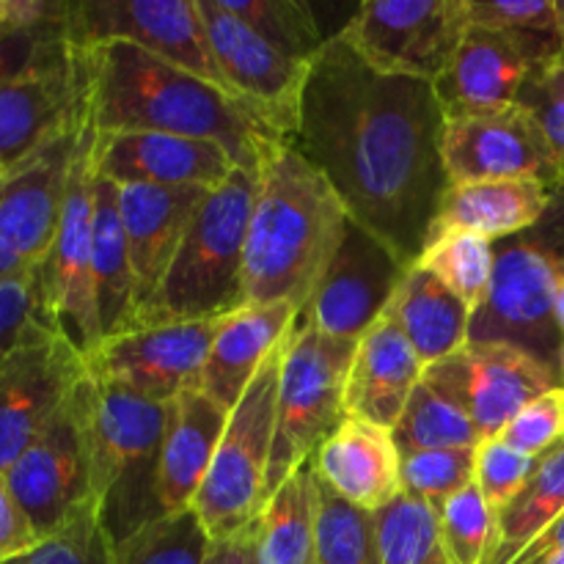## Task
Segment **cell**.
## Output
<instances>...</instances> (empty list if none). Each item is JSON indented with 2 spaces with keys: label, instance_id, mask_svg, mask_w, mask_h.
<instances>
[{
  "label": "cell",
  "instance_id": "6da1fadb",
  "mask_svg": "<svg viewBox=\"0 0 564 564\" xmlns=\"http://www.w3.org/2000/svg\"><path fill=\"white\" fill-rule=\"evenodd\" d=\"M444 124L433 83L380 75L330 36L312 61L295 143L347 218L413 268L449 187Z\"/></svg>",
  "mask_w": 564,
  "mask_h": 564
},
{
  "label": "cell",
  "instance_id": "7a4b0ae2",
  "mask_svg": "<svg viewBox=\"0 0 564 564\" xmlns=\"http://www.w3.org/2000/svg\"><path fill=\"white\" fill-rule=\"evenodd\" d=\"M77 47V44H75ZM83 110L94 132H171L229 149L242 169L257 171L270 138L240 102L213 83L127 42L77 47Z\"/></svg>",
  "mask_w": 564,
  "mask_h": 564
},
{
  "label": "cell",
  "instance_id": "3957f363",
  "mask_svg": "<svg viewBox=\"0 0 564 564\" xmlns=\"http://www.w3.org/2000/svg\"><path fill=\"white\" fill-rule=\"evenodd\" d=\"M347 209L290 138L259 152L246 237V306L312 301L347 229Z\"/></svg>",
  "mask_w": 564,
  "mask_h": 564
},
{
  "label": "cell",
  "instance_id": "277c9868",
  "mask_svg": "<svg viewBox=\"0 0 564 564\" xmlns=\"http://www.w3.org/2000/svg\"><path fill=\"white\" fill-rule=\"evenodd\" d=\"M257 171L237 169L209 191L160 284L132 328L218 319L246 306V237Z\"/></svg>",
  "mask_w": 564,
  "mask_h": 564
},
{
  "label": "cell",
  "instance_id": "5b68a950",
  "mask_svg": "<svg viewBox=\"0 0 564 564\" xmlns=\"http://www.w3.org/2000/svg\"><path fill=\"white\" fill-rule=\"evenodd\" d=\"M83 411L99 523L119 543L160 516L158 460L169 405L86 378Z\"/></svg>",
  "mask_w": 564,
  "mask_h": 564
},
{
  "label": "cell",
  "instance_id": "8992f818",
  "mask_svg": "<svg viewBox=\"0 0 564 564\" xmlns=\"http://www.w3.org/2000/svg\"><path fill=\"white\" fill-rule=\"evenodd\" d=\"M562 286L564 185H556L549 209L532 229L494 242V284L488 303L474 314L468 341L512 345L560 375L556 297Z\"/></svg>",
  "mask_w": 564,
  "mask_h": 564
},
{
  "label": "cell",
  "instance_id": "52a82bcc",
  "mask_svg": "<svg viewBox=\"0 0 564 564\" xmlns=\"http://www.w3.org/2000/svg\"><path fill=\"white\" fill-rule=\"evenodd\" d=\"M358 341L330 339L297 317L284 339L275 397V435L268 496L306 466L325 438L345 422L347 375Z\"/></svg>",
  "mask_w": 564,
  "mask_h": 564
},
{
  "label": "cell",
  "instance_id": "ba28073f",
  "mask_svg": "<svg viewBox=\"0 0 564 564\" xmlns=\"http://www.w3.org/2000/svg\"><path fill=\"white\" fill-rule=\"evenodd\" d=\"M284 341L262 364L226 419L213 466L193 501V512L213 543L237 538L257 527L268 505V468L275 435V397Z\"/></svg>",
  "mask_w": 564,
  "mask_h": 564
},
{
  "label": "cell",
  "instance_id": "9c48e42d",
  "mask_svg": "<svg viewBox=\"0 0 564 564\" xmlns=\"http://www.w3.org/2000/svg\"><path fill=\"white\" fill-rule=\"evenodd\" d=\"M42 312L83 358L102 345L94 284V127H83L64 191L58 231L39 268Z\"/></svg>",
  "mask_w": 564,
  "mask_h": 564
},
{
  "label": "cell",
  "instance_id": "30bf717a",
  "mask_svg": "<svg viewBox=\"0 0 564 564\" xmlns=\"http://www.w3.org/2000/svg\"><path fill=\"white\" fill-rule=\"evenodd\" d=\"M466 31L463 0H369L336 36L380 75L435 83Z\"/></svg>",
  "mask_w": 564,
  "mask_h": 564
},
{
  "label": "cell",
  "instance_id": "8fae6325",
  "mask_svg": "<svg viewBox=\"0 0 564 564\" xmlns=\"http://www.w3.org/2000/svg\"><path fill=\"white\" fill-rule=\"evenodd\" d=\"M198 11L224 91L270 132L295 141L312 64L275 50L218 0H198Z\"/></svg>",
  "mask_w": 564,
  "mask_h": 564
},
{
  "label": "cell",
  "instance_id": "7c38bea8",
  "mask_svg": "<svg viewBox=\"0 0 564 564\" xmlns=\"http://www.w3.org/2000/svg\"><path fill=\"white\" fill-rule=\"evenodd\" d=\"M83 383L55 413L44 433L3 474L11 496L42 540L97 507L91 494Z\"/></svg>",
  "mask_w": 564,
  "mask_h": 564
},
{
  "label": "cell",
  "instance_id": "4fadbf2b",
  "mask_svg": "<svg viewBox=\"0 0 564 564\" xmlns=\"http://www.w3.org/2000/svg\"><path fill=\"white\" fill-rule=\"evenodd\" d=\"M66 36L77 47L135 44L224 91L198 0H77L66 9Z\"/></svg>",
  "mask_w": 564,
  "mask_h": 564
},
{
  "label": "cell",
  "instance_id": "5bb4252c",
  "mask_svg": "<svg viewBox=\"0 0 564 564\" xmlns=\"http://www.w3.org/2000/svg\"><path fill=\"white\" fill-rule=\"evenodd\" d=\"M86 358L66 336L36 323L0 367V474L44 433L86 380Z\"/></svg>",
  "mask_w": 564,
  "mask_h": 564
},
{
  "label": "cell",
  "instance_id": "9a60e30c",
  "mask_svg": "<svg viewBox=\"0 0 564 564\" xmlns=\"http://www.w3.org/2000/svg\"><path fill=\"white\" fill-rule=\"evenodd\" d=\"M424 380L468 413L482 444L499 438L529 402L562 389L554 369L501 341H468L455 356L424 369Z\"/></svg>",
  "mask_w": 564,
  "mask_h": 564
},
{
  "label": "cell",
  "instance_id": "2e32d148",
  "mask_svg": "<svg viewBox=\"0 0 564 564\" xmlns=\"http://www.w3.org/2000/svg\"><path fill=\"white\" fill-rule=\"evenodd\" d=\"M220 319L143 325L108 336L86 358L88 378L169 405L182 391L198 389Z\"/></svg>",
  "mask_w": 564,
  "mask_h": 564
},
{
  "label": "cell",
  "instance_id": "e0dca14e",
  "mask_svg": "<svg viewBox=\"0 0 564 564\" xmlns=\"http://www.w3.org/2000/svg\"><path fill=\"white\" fill-rule=\"evenodd\" d=\"M80 116V53L61 33L0 88V174L28 163Z\"/></svg>",
  "mask_w": 564,
  "mask_h": 564
},
{
  "label": "cell",
  "instance_id": "ac0fdd59",
  "mask_svg": "<svg viewBox=\"0 0 564 564\" xmlns=\"http://www.w3.org/2000/svg\"><path fill=\"white\" fill-rule=\"evenodd\" d=\"M83 127L86 110L0 185V284L42 268L58 231L66 180Z\"/></svg>",
  "mask_w": 564,
  "mask_h": 564
},
{
  "label": "cell",
  "instance_id": "d6986e66",
  "mask_svg": "<svg viewBox=\"0 0 564 564\" xmlns=\"http://www.w3.org/2000/svg\"><path fill=\"white\" fill-rule=\"evenodd\" d=\"M408 264L386 242L347 220L345 237L297 317L330 339L358 341L389 308Z\"/></svg>",
  "mask_w": 564,
  "mask_h": 564
},
{
  "label": "cell",
  "instance_id": "ffe728a7",
  "mask_svg": "<svg viewBox=\"0 0 564 564\" xmlns=\"http://www.w3.org/2000/svg\"><path fill=\"white\" fill-rule=\"evenodd\" d=\"M562 58L560 36H516L468 28L444 75L433 83L446 119L510 108L540 66Z\"/></svg>",
  "mask_w": 564,
  "mask_h": 564
},
{
  "label": "cell",
  "instance_id": "44dd1931",
  "mask_svg": "<svg viewBox=\"0 0 564 564\" xmlns=\"http://www.w3.org/2000/svg\"><path fill=\"white\" fill-rule=\"evenodd\" d=\"M444 169L449 185L494 180H538L556 187L560 169L527 108L452 116L444 124Z\"/></svg>",
  "mask_w": 564,
  "mask_h": 564
},
{
  "label": "cell",
  "instance_id": "7402d4cb",
  "mask_svg": "<svg viewBox=\"0 0 564 564\" xmlns=\"http://www.w3.org/2000/svg\"><path fill=\"white\" fill-rule=\"evenodd\" d=\"M240 169L215 141L171 132H94V171L113 185L215 191Z\"/></svg>",
  "mask_w": 564,
  "mask_h": 564
},
{
  "label": "cell",
  "instance_id": "603a6c76",
  "mask_svg": "<svg viewBox=\"0 0 564 564\" xmlns=\"http://www.w3.org/2000/svg\"><path fill=\"white\" fill-rule=\"evenodd\" d=\"M119 187L121 226L130 248L132 275H135V317L152 303L209 191L202 187H158V185H116Z\"/></svg>",
  "mask_w": 564,
  "mask_h": 564
},
{
  "label": "cell",
  "instance_id": "cb8c5ba5",
  "mask_svg": "<svg viewBox=\"0 0 564 564\" xmlns=\"http://www.w3.org/2000/svg\"><path fill=\"white\" fill-rule=\"evenodd\" d=\"M312 466L319 482L358 510L380 512L402 494V452L394 430L367 419L345 416L314 452Z\"/></svg>",
  "mask_w": 564,
  "mask_h": 564
},
{
  "label": "cell",
  "instance_id": "d4e9b609",
  "mask_svg": "<svg viewBox=\"0 0 564 564\" xmlns=\"http://www.w3.org/2000/svg\"><path fill=\"white\" fill-rule=\"evenodd\" d=\"M226 419L229 411L202 389L182 391L169 402V422L158 460L160 516L193 510V501L213 466Z\"/></svg>",
  "mask_w": 564,
  "mask_h": 564
},
{
  "label": "cell",
  "instance_id": "484cf974",
  "mask_svg": "<svg viewBox=\"0 0 564 564\" xmlns=\"http://www.w3.org/2000/svg\"><path fill=\"white\" fill-rule=\"evenodd\" d=\"M422 378V358L416 356L400 325L383 314L358 339L347 375V416L367 419L380 427L394 430Z\"/></svg>",
  "mask_w": 564,
  "mask_h": 564
},
{
  "label": "cell",
  "instance_id": "4316f807",
  "mask_svg": "<svg viewBox=\"0 0 564 564\" xmlns=\"http://www.w3.org/2000/svg\"><path fill=\"white\" fill-rule=\"evenodd\" d=\"M295 319L297 308H292L290 303L242 306L235 314H226L204 361L198 389L231 411L257 378L262 364L286 339Z\"/></svg>",
  "mask_w": 564,
  "mask_h": 564
},
{
  "label": "cell",
  "instance_id": "83f0119b",
  "mask_svg": "<svg viewBox=\"0 0 564 564\" xmlns=\"http://www.w3.org/2000/svg\"><path fill=\"white\" fill-rule=\"evenodd\" d=\"M554 187L538 180L460 182L446 187L430 240L446 231H471L490 242L532 229L545 215ZM427 240V242H430Z\"/></svg>",
  "mask_w": 564,
  "mask_h": 564
},
{
  "label": "cell",
  "instance_id": "f1b7e54d",
  "mask_svg": "<svg viewBox=\"0 0 564 564\" xmlns=\"http://www.w3.org/2000/svg\"><path fill=\"white\" fill-rule=\"evenodd\" d=\"M386 314L400 325L424 369L468 345L471 312L422 264L408 268Z\"/></svg>",
  "mask_w": 564,
  "mask_h": 564
},
{
  "label": "cell",
  "instance_id": "f546056e",
  "mask_svg": "<svg viewBox=\"0 0 564 564\" xmlns=\"http://www.w3.org/2000/svg\"><path fill=\"white\" fill-rule=\"evenodd\" d=\"M94 284L102 336L132 328L135 275L119 213V187L94 171Z\"/></svg>",
  "mask_w": 564,
  "mask_h": 564
},
{
  "label": "cell",
  "instance_id": "4dcf8cb0",
  "mask_svg": "<svg viewBox=\"0 0 564 564\" xmlns=\"http://www.w3.org/2000/svg\"><path fill=\"white\" fill-rule=\"evenodd\" d=\"M259 564H317V474L312 460L268 496L257 521Z\"/></svg>",
  "mask_w": 564,
  "mask_h": 564
},
{
  "label": "cell",
  "instance_id": "1f68e13d",
  "mask_svg": "<svg viewBox=\"0 0 564 564\" xmlns=\"http://www.w3.org/2000/svg\"><path fill=\"white\" fill-rule=\"evenodd\" d=\"M564 512V441L538 457L532 477L496 518V540L485 564H512L518 554Z\"/></svg>",
  "mask_w": 564,
  "mask_h": 564
},
{
  "label": "cell",
  "instance_id": "d6a6232c",
  "mask_svg": "<svg viewBox=\"0 0 564 564\" xmlns=\"http://www.w3.org/2000/svg\"><path fill=\"white\" fill-rule=\"evenodd\" d=\"M394 441L402 457L433 449H477L482 444L468 413L424 378L397 422Z\"/></svg>",
  "mask_w": 564,
  "mask_h": 564
},
{
  "label": "cell",
  "instance_id": "836d02e7",
  "mask_svg": "<svg viewBox=\"0 0 564 564\" xmlns=\"http://www.w3.org/2000/svg\"><path fill=\"white\" fill-rule=\"evenodd\" d=\"M474 314L488 303L494 284V242L471 231H446L424 246L419 262Z\"/></svg>",
  "mask_w": 564,
  "mask_h": 564
},
{
  "label": "cell",
  "instance_id": "e575fe53",
  "mask_svg": "<svg viewBox=\"0 0 564 564\" xmlns=\"http://www.w3.org/2000/svg\"><path fill=\"white\" fill-rule=\"evenodd\" d=\"M110 543V540H108ZM213 540L193 510L158 516L119 543H110L113 564H207Z\"/></svg>",
  "mask_w": 564,
  "mask_h": 564
},
{
  "label": "cell",
  "instance_id": "d590c367",
  "mask_svg": "<svg viewBox=\"0 0 564 564\" xmlns=\"http://www.w3.org/2000/svg\"><path fill=\"white\" fill-rule=\"evenodd\" d=\"M375 518L378 564H452L441 543L438 516L430 505L400 494Z\"/></svg>",
  "mask_w": 564,
  "mask_h": 564
},
{
  "label": "cell",
  "instance_id": "8d00e7d4",
  "mask_svg": "<svg viewBox=\"0 0 564 564\" xmlns=\"http://www.w3.org/2000/svg\"><path fill=\"white\" fill-rule=\"evenodd\" d=\"M218 3L246 22L257 36L303 64H312L328 42L319 31L312 6L301 0H218Z\"/></svg>",
  "mask_w": 564,
  "mask_h": 564
},
{
  "label": "cell",
  "instance_id": "74e56055",
  "mask_svg": "<svg viewBox=\"0 0 564 564\" xmlns=\"http://www.w3.org/2000/svg\"><path fill=\"white\" fill-rule=\"evenodd\" d=\"M317 564H378V518L317 479Z\"/></svg>",
  "mask_w": 564,
  "mask_h": 564
},
{
  "label": "cell",
  "instance_id": "f35d334b",
  "mask_svg": "<svg viewBox=\"0 0 564 564\" xmlns=\"http://www.w3.org/2000/svg\"><path fill=\"white\" fill-rule=\"evenodd\" d=\"M441 543L452 564H485L496 540V516L477 485H468L435 510Z\"/></svg>",
  "mask_w": 564,
  "mask_h": 564
},
{
  "label": "cell",
  "instance_id": "ab89813d",
  "mask_svg": "<svg viewBox=\"0 0 564 564\" xmlns=\"http://www.w3.org/2000/svg\"><path fill=\"white\" fill-rule=\"evenodd\" d=\"M477 449H433L402 457V494L438 510L474 482Z\"/></svg>",
  "mask_w": 564,
  "mask_h": 564
},
{
  "label": "cell",
  "instance_id": "60d3db41",
  "mask_svg": "<svg viewBox=\"0 0 564 564\" xmlns=\"http://www.w3.org/2000/svg\"><path fill=\"white\" fill-rule=\"evenodd\" d=\"M3 564H113L108 534L99 523V510L91 507L61 532L39 540L31 551Z\"/></svg>",
  "mask_w": 564,
  "mask_h": 564
},
{
  "label": "cell",
  "instance_id": "b9f144b4",
  "mask_svg": "<svg viewBox=\"0 0 564 564\" xmlns=\"http://www.w3.org/2000/svg\"><path fill=\"white\" fill-rule=\"evenodd\" d=\"M468 28L516 36H560L556 0H463Z\"/></svg>",
  "mask_w": 564,
  "mask_h": 564
},
{
  "label": "cell",
  "instance_id": "7bdbcfd3",
  "mask_svg": "<svg viewBox=\"0 0 564 564\" xmlns=\"http://www.w3.org/2000/svg\"><path fill=\"white\" fill-rule=\"evenodd\" d=\"M538 460L510 449L505 441L490 438L477 446V468H474V485L485 496L494 516L499 518L507 507L516 501L523 485L532 477Z\"/></svg>",
  "mask_w": 564,
  "mask_h": 564
},
{
  "label": "cell",
  "instance_id": "ee69618b",
  "mask_svg": "<svg viewBox=\"0 0 564 564\" xmlns=\"http://www.w3.org/2000/svg\"><path fill=\"white\" fill-rule=\"evenodd\" d=\"M532 113L549 143L554 163L560 169V182L564 185V55L540 66L527 86L521 88L518 102Z\"/></svg>",
  "mask_w": 564,
  "mask_h": 564
},
{
  "label": "cell",
  "instance_id": "f6af8a7d",
  "mask_svg": "<svg viewBox=\"0 0 564 564\" xmlns=\"http://www.w3.org/2000/svg\"><path fill=\"white\" fill-rule=\"evenodd\" d=\"M499 441H505L510 449L521 452V455L532 457V460H538L545 452L560 446L564 441V389H554L529 402L501 430Z\"/></svg>",
  "mask_w": 564,
  "mask_h": 564
},
{
  "label": "cell",
  "instance_id": "bcb514c9",
  "mask_svg": "<svg viewBox=\"0 0 564 564\" xmlns=\"http://www.w3.org/2000/svg\"><path fill=\"white\" fill-rule=\"evenodd\" d=\"M36 323H47L42 312L39 268L0 284V367Z\"/></svg>",
  "mask_w": 564,
  "mask_h": 564
},
{
  "label": "cell",
  "instance_id": "7dc6e473",
  "mask_svg": "<svg viewBox=\"0 0 564 564\" xmlns=\"http://www.w3.org/2000/svg\"><path fill=\"white\" fill-rule=\"evenodd\" d=\"M69 9V3H66ZM66 33V11L42 25H3L0 28V88L20 75L55 36Z\"/></svg>",
  "mask_w": 564,
  "mask_h": 564
},
{
  "label": "cell",
  "instance_id": "c3c4849f",
  "mask_svg": "<svg viewBox=\"0 0 564 564\" xmlns=\"http://www.w3.org/2000/svg\"><path fill=\"white\" fill-rule=\"evenodd\" d=\"M39 540L42 538L31 527L25 512L20 510L9 485H6V477L0 474V564L31 551Z\"/></svg>",
  "mask_w": 564,
  "mask_h": 564
},
{
  "label": "cell",
  "instance_id": "681fc988",
  "mask_svg": "<svg viewBox=\"0 0 564 564\" xmlns=\"http://www.w3.org/2000/svg\"><path fill=\"white\" fill-rule=\"evenodd\" d=\"M564 551V512L554 523L543 529L521 554L512 560V564H549L554 562Z\"/></svg>",
  "mask_w": 564,
  "mask_h": 564
},
{
  "label": "cell",
  "instance_id": "f907efd6",
  "mask_svg": "<svg viewBox=\"0 0 564 564\" xmlns=\"http://www.w3.org/2000/svg\"><path fill=\"white\" fill-rule=\"evenodd\" d=\"M207 564H259L257 556V527L237 538L213 545Z\"/></svg>",
  "mask_w": 564,
  "mask_h": 564
},
{
  "label": "cell",
  "instance_id": "816d5d0a",
  "mask_svg": "<svg viewBox=\"0 0 564 564\" xmlns=\"http://www.w3.org/2000/svg\"><path fill=\"white\" fill-rule=\"evenodd\" d=\"M556 323H560L562 334V352H560V378L564 386V286L560 290V297H556Z\"/></svg>",
  "mask_w": 564,
  "mask_h": 564
},
{
  "label": "cell",
  "instance_id": "f5cc1de1",
  "mask_svg": "<svg viewBox=\"0 0 564 564\" xmlns=\"http://www.w3.org/2000/svg\"><path fill=\"white\" fill-rule=\"evenodd\" d=\"M556 22H560V39H562V55H564V0H556Z\"/></svg>",
  "mask_w": 564,
  "mask_h": 564
},
{
  "label": "cell",
  "instance_id": "db71d44e",
  "mask_svg": "<svg viewBox=\"0 0 564 564\" xmlns=\"http://www.w3.org/2000/svg\"><path fill=\"white\" fill-rule=\"evenodd\" d=\"M549 564H564V551H562V554H560V556H556V560H554V562H549Z\"/></svg>",
  "mask_w": 564,
  "mask_h": 564
},
{
  "label": "cell",
  "instance_id": "11a10c76",
  "mask_svg": "<svg viewBox=\"0 0 564 564\" xmlns=\"http://www.w3.org/2000/svg\"><path fill=\"white\" fill-rule=\"evenodd\" d=\"M6 176H9V174H0V185H3V182H6Z\"/></svg>",
  "mask_w": 564,
  "mask_h": 564
}]
</instances>
